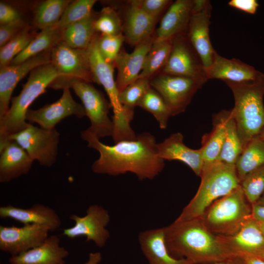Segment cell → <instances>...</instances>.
<instances>
[{
  "instance_id": "18",
  "label": "cell",
  "mask_w": 264,
  "mask_h": 264,
  "mask_svg": "<svg viewBox=\"0 0 264 264\" xmlns=\"http://www.w3.org/2000/svg\"><path fill=\"white\" fill-rule=\"evenodd\" d=\"M154 38L151 36L143 41L131 53L120 50L113 64L117 69L116 83L119 92L138 79Z\"/></svg>"
},
{
  "instance_id": "32",
  "label": "cell",
  "mask_w": 264,
  "mask_h": 264,
  "mask_svg": "<svg viewBox=\"0 0 264 264\" xmlns=\"http://www.w3.org/2000/svg\"><path fill=\"white\" fill-rule=\"evenodd\" d=\"M225 128L224 140L217 161L235 165L243 149L231 110H225Z\"/></svg>"
},
{
  "instance_id": "43",
  "label": "cell",
  "mask_w": 264,
  "mask_h": 264,
  "mask_svg": "<svg viewBox=\"0 0 264 264\" xmlns=\"http://www.w3.org/2000/svg\"><path fill=\"white\" fill-rule=\"evenodd\" d=\"M28 25L23 20L0 26V47H1L17 36Z\"/></svg>"
},
{
  "instance_id": "41",
  "label": "cell",
  "mask_w": 264,
  "mask_h": 264,
  "mask_svg": "<svg viewBox=\"0 0 264 264\" xmlns=\"http://www.w3.org/2000/svg\"><path fill=\"white\" fill-rule=\"evenodd\" d=\"M125 40L122 33L116 35H97V47L103 58L113 65Z\"/></svg>"
},
{
  "instance_id": "11",
  "label": "cell",
  "mask_w": 264,
  "mask_h": 264,
  "mask_svg": "<svg viewBox=\"0 0 264 264\" xmlns=\"http://www.w3.org/2000/svg\"><path fill=\"white\" fill-rule=\"evenodd\" d=\"M69 218L74 222V224L64 229L63 235L71 239L85 236L86 242L92 241L100 248L105 246L110 237V233L106 227L110 218L109 211L104 207L98 204L91 205L87 208L84 216L72 214Z\"/></svg>"
},
{
  "instance_id": "34",
  "label": "cell",
  "mask_w": 264,
  "mask_h": 264,
  "mask_svg": "<svg viewBox=\"0 0 264 264\" xmlns=\"http://www.w3.org/2000/svg\"><path fill=\"white\" fill-rule=\"evenodd\" d=\"M71 1L46 0L40 3L34 10L35 26L42 30L56 25Z\"/></svg>"
},
{
  "instance_id": "52",
  "label": "cell",
  "mask_w": 264,
  "mask_h": 264,
  "mask_svg": "<svg viewBox=\"0 0 264 264\" xmlns=\"http://www.w3.org/2000/svg\"><path fill=\"white\" fill-rule=\"evenodd\" d=\"M257 222L258 223V224H259L261 229L262 230V231H263V232L264 234V223L262 222H259V221H257Z\"/></svg>"
},
{
  "instance_id": "14",
  "label": "cell",
  "mask_w": 264,
  "mask_h": 264,
  "mask_svg": "<svg viewBox=\"0 0 264 264\" xmlns=\"http://www.w3.org/2000/svg\"><path fill=\"white\" fill-rule=\"evenodd\" d=\"M49 229L36 224L22 226H0V250L12 256L41 244L48 237Z\"/></svg>"
},
{
  "instance_id": "1",
  "label": "cell",
  "mask_w": 264,
  "mask_h": 264,
  "mask_svg": "<svg viewBox=\"0 0 264 264\" xmlns=\"http://www.w3.org/2000/svg\"><path fill=\"white\" fill-rule=\"evenodd\" d=\"M81 137L88 147L99 153L91 166L95 174L117 176L130 172L139 180L153 179L164 168L155 138L150 133L143 132L134 139L120 141L112 146L101 142L88 129L81 132Z\"/></svg>"
},
{
  "instance_id": "24",
  "label": "cell",
  "mask_w": 264,
  "mask_h": 264,
  "mask_svg": "<svg viewBox=\"0 0 264 264\" xmlns=\"http://www.w3.org/2000/svg\"><path fill=\"white\" fill-rule=\"evenodd\" d=\"M205 72L207 80L217 79L241 83L255 80L260 72L238 59H229L216 52L212 65L205 69Z\"/></svg>"
},
{
  "instance_id": "31",
  "label": "cell",
  "mask_w": 264,
  "mask_h": 264,
  "mask_svg": "<svg viewBox=\"0 0 264 264\" xmlns=\"http://www.w3.org/2000/svg\"><path fill=\"white\" fill-rule=\"evenodd\" d=\"M264 165V140L258 136L247 144L235 164L240 182L248 174Z\"/></svg>"
},
{
  "instance_id": "27",
  "label": "cell",
  "mask_w": 264,
  "mask_h": 264,
  "mask_svg": "<svg viewBox=\"0 0 264 264\" xmlns=\"http://www.w3.org/2000/svg\"><path fill=\"white\" fill-rule=\"evenodd\" d=\"M156 21L138 7L130 4L126 15L125 40L130 44L136 46L151 37Z\"/></svg>"
},
{
  "instance_id": "51",
  "label": "cell",
  "mask_w": 264,
  "mask_h": 264,
  "mask_svg": "<svg viewBox=\"0 0 264 264\" xmlns=\"http://www.w3.org/2000/svg\"><path fill=\"white\" fill-rule=\"evenodd\" d=\"M261 204H264V194L262 196L260 199L256 202Z\"/></svg>"
},
{
  "instance_id": "21",
  "label": "cell",
  "mask_w": 264,
  "mask_h": 264,
  "mask_svg": "<svg viewBox=\"0 0 264 264\" xmlns=\"http://www.w3.org/2000/svg\"><path fill=\"white\" fill-rule=\"evenodd\" d=\"M193 4L192 0H176L173 2L160 21L155 38L168 40L186 34L192 15Z\"/></svg>"
},
{
  "instance_id": "30",
  "label": "cell",
  "mask_w": 264,
  "mask_h": 264,
  "mask_svg": "<svg viewBox=\"0 0 264 264\" xmlns=\"http://www.w3.org/2000/svg\"><path fill=\"white\" fill-rule=\"evenodd\" d=\"M62 30L55 25L41 30L29 45L16 56L10 65H17L44 51L51 50L62 41Z\"/></svg>"
},
{
  "instance_id": "46",
  "label": "cell",
  "mask_w": 264,
  "mask_h": 264,
  "mask_svg": "<svg viewBox=\"0 0 264 264\" xmlns=\"http://www.w3.org/2000/svg\"><path fill=\"white\" fill-rule=\"evenodd\" d=\"M252 218L264 223V204L256 203L252 205Z\"/></svg>"
},
{
  "instance_id": "35",
  "label": "cell",
  "mask_w": 264,
  "mask_h": 264,
  "mask_svg": "<svg viewBox=\"0 0 264 264\" xmlns=\"http://www.w3.org/2000/svg\"><path fill=\"white\" fill-rule=\"evenodd\" d=\"M137 106L151 113L156 119L161 129L167 128L171 117L170 110L160 94L151 87L138 101Z\"/></svg>"
},
{
  "instance_id": "25",
  "label": "cell",
  "mask_w": 264,
  "mask_h": 264,
  "mask_svg": "<svg viewBox=\"0 0 264 264\" xmlns=\"http://www.w3.org/2000/svg\"><path fill=\"white\" fill-rule=\"evenodd\" d=\"M219 236L237 256L255 255L264 250V234L257 221L252 218L235 234L230 236Z\"/></svg>"
},
{
  "instance_id": "15",
  "label": "cell",
  "mask_w": 264,
  "mask_h": 264,
  "mask_svg": "<svg viewBox=\"0 0 264 264\" xmlns=\"http://www.w3.org/2000/svg\"><path fill=\"white\" fill-rule=\"evenodd\" d=\"M63 90L61 97L56 102L37 110L29 109L26 114V120L37 123L41 128L51 129L69 116L74 115L78 118L86 116L83 105L72 97L70 88L66 87Z\"/></svg>"
},
{
  "instance_id": "9",
  "label": "cell",
  "mask_w": 264,
  "mask_h": 264,
  "mask_svg": "<svg viewBox=\"0 0 264 264\" xmlns=\"http://www.w3.org/2000/svg\"><path fill=\"white\" fill-rule=\"evenodd\" d=\"M60 134L53 128H39L30 123L22 131L11 135L8 139L18 143L34 161L50 167L56 162Z\"/></svg>"
},
{
  "instance_id": "10",
  "label": "cell",
  "mask_w": 264,
  "mask_h": 264,
  "mask_svg": "<svg viewBox=\"0 0 264 264\" xmlns=\"http://www.w3.org/2000/svg\"><path fill=\"white\" fill-rule=\"evenodd\" d=\"M205 82L192 77L161 73L150 80V85L162 97L171 116L184 112Z\"/></svg>"
},
{
  "instance_id": "4",
  "label": "cell",
  "mask_w": 264,
  "mask_h": 264,
  "mask_svg": "<svg viewBox=\"0 0 264 264\" xmlns=\"http://www.w3.org/2000/svg\"><path fill=\"white\" fill-rule=\"evenodd\" d=\"M59 77L51 63L37 67L30 72L21 91L17 96L12 97L8 111L0 119V149L8 142L11 135L28 126L26 114L30 106Z\"/></svg>"
},
{
  "instance_id": "48",
  "label": "cell",
  "mask_w": 264,
  "mask_h": 264,
  "mask_svg": "<svg viewBox=\"0 0 264 264\" xmlns=\"http://www.w3.org/2000/svg\"><path fill=\"white\" fill-rule=\"evenodd\" d=\"M208 264H244V263L241 256H235L223 261Z\"/></svg>"
},
{
  "instance_id": "22",
  "label": "cell",
  "mask_w": 264,
  "mask_h": 264,
  "mask_svg": "<svg viewBox=\"0 0 264 264\" xmlns=\"http://www.w3.org/2000/svg\"><path fill=\"white\" fill-rule=\"evenodd\" d=\"M138 243L149 264H192L184 258H176L169 253L164 227L147 229L139 233Z\"/></svg>"
},
{
  "instance_id": "37",
  "label": "cell",
  "mask_w": 264,
  "mask_h": 264,
  "mask_svg": "<svg viewBox=\"0 0 264 264\" xmlns=\"http://www.w3.org/2000/svg\"><path fill=\"white\" fill-rule=\"evenodd\" d=\"M36 35L30 32V27L28 25L17 36L0 47V66L10 65L14 58L29 45Z\"/></svg>"
},
{
  "instance_id": "3",
  "label": "cell",
  "mask_w": 264,
  "mask_h": 264,
  "mask_svg": "<svg viewBox=\"0 0 264 264\" xmlns=\"http://www.w3.org/2000/svg\"><path fill=\"white\" fill-rule=\"evenodd\" d=\"M234 98L231 110L242 149L264 131V74L260 72L252 81H226Z\"/></svg>"
},
{
  "instance_id": "38",
  "label": "cell",
  "mask_w": 264,
  "mask_h": 264,
  "mask_svg": "<svg viewBox=\"0 0 264 264\" xmlns=\"http://www.w3.org/2000/svg\"><path fill=\"white\" fill-rule=\"evenodd\" d=\"M96 2L95 0H72L55 25L62 30L69 24L85 18L93 12L92 8Z\"/></svg>"
},
{
  "instance_id": "5",
  "label": "cell",
  "mask_w": 264,
  "mask_h": 264,
  "mask_svg": "<svg viewBox=\"0 0 264 264\" xmlns=\"http://www.w3.org/2000/svg\"><path fill=\"white\" fill-rule=\"evenodd\" d=\"M200 177L201 182L197 193L176 220L200 218L215 201L240 185L235 165L221 162L216 161L204 168Z\"/></svg>"
},
{
  "instance_id": "28",
  "label": "cell",
  "mask_w": 264,
  "mask_h": 264,
  "mask_svg": "<svg viewBox=\"0 0 264 264\" xmlns=\"http://www.w3.org/2000/svg\"><path fill=\"white\" fill-rule=\"evenodd\" d=\"M97 14L93 11L85 18L63 29L62 42L74 48L87 49L96 34L94 23Z\"/></svg>"
},
{
  "instance_id": "33",
  "label": "cell",
  "mask_w": 264,
  "mask_h": 264,
  "mask_svg": "<svg viewBox=\"0 0 264 264\" xmlns=\"http://www.w3.org/2000/svg\"><path fill=\"white\" fill-rule=\"evenodd\" d=\"M172 39L160 40L154 38L152 46L148 53L142 70L138 79L151 80L159 69L165 66L172 47Z\"/></svg>"
},
{
  "instance_id": "20",
  "label": "cell",
  "mask_w": 264,
  "mask_h": 264,
  "mask_svg": "<svg viewBox=\"0 0 264 264\" xmlns=\"http://www.w3.org/2000/svg\"><path fill=\"white\" fill-rule=\"evenodd\" d=\"M0 217L11 219L23 224L44 225L51 232L59 229L62 224L61 219L54 209L40 203L34 204L27 208L11 205L1 206Z\"/></svg>"
},
{
  "instance_id": "7",
  "label": "cell",
  "mask_w": 264,
  "mask_h": 264,
  "mask_svg": "<svg viewBox=\"0 0 264 264\" xmlns=\"http://www.w3.org/2000/svg\"><path fill=\"white\" fill-rule=\"evenodd\" d=\"M97 37L96 34L87 50L93 82L104 88L113 110L114 128L112 137L114 143L133 139L136 135L130 126L131 122L119 102V91L114 77V66L106 61L101 55L97 47Z\"/></svg>"
},
{
  "instance_id": "16",
  "label": "cell",
  "mask_w": 264,
  "mask_h": 264,
  "mask_svg": "<svg viewBox=\"0 0 264 264\" xmlns=\"http://www.w3.org/2000/svg\"><path fill=\"white\" fill-rule=\"evenodd\" d=\"M51 50L17 65L0 66V119L8 111L12 93L18 83L35 68L51 63Z\"/></svg>"
},
{
  "instance_id": "49",
  "label": "cell",
  "mask_w": 264,
  "mask_h": 264,
  "mask_svg": "<svg viewBox=\"0 0 264 264\" xmlns=\"http://www.w3.org/2000/svg\"><path fill=\"white\" fill-rule=\"evenodd\" d=\"M102 258V254L100 252H91L89 254L88 261L83 264H99Z\"/></svg>"
},
{
  "instance_id": "45",
  "label": "cell",
  "mask_w": 264,
  "mask_h": 264,
  "mask_svg": "<svg viewBox=\"0 0 264 264\" xmlns=\"http://www.w3.org/2000/svg\"><path fill=\"white\" fill-rule=\"evenodd\" d=\"M228 5L250 14H254L259 6L256 0H231Z\"/></svg>"
},
{
  "instance_id": "13",
  "label": "cell",
  "mask_w": 264,
  "mask_h": 264,
  "mask_svg": "<svg viewBox=\"0 0 264 264\" xmlns=\"http://www.w3.org/2000/svg\"><path fill=\"white\" fill-rule=\"evenodd\" d=\"M51 63L59 75L57 80L93 82L87 49L74 48L61 41L51 50Z\"/></svg>"
},
{
  "instance_id": "53",
  "label": "cell",
  "mask_w": 264,
  "mask_h": 264,
  "mask_svg": "<svg viewBox=\"0 0 264 264\" xmlns=\"http://www.w3.org/2000/svg\"><path fill=\"white\" fill-rule=\"evenodd\" d=\"M260 137L264 140V131L262 133V134L260 135Z\"/></svg>"
},
{
  "instance_id": "12",
  "label": "cell",
  "mask_w": 264,
  "mask_h": 264,
  "mask_svg": "<svg viewBox=\"0 0 264 264\" xmlns=\"http://www.w3.org/2000/svg\"><path fill=\"white\" fill-rule=\"evenodd\" d=\"M162 73L208 80L202 62L190 43L186 34L175 37L168 61Z\"/></svg>"
},
{
  "instance_id": "44",
  "label": "cell",
  "mask_w": 264,
  "mask_h": 264,
  "mask_svg": "<svg viewBox=\"0 0 264 264\" xmlns=\"http://www.w3.org/2000/svg\"><path fill=\"white\" fill-rule=\"evenodd\" d=\"M22 18L19 11L13 6L0 2V23L7 24L22 21Z\"/></svg>"
},
{
  "instance_id": "6",
  "label": "cell",
  "mask_w": 264,
  "mask_h": 264,
  "mask_svg": "<svg viewBox=\"0 0 264 264\" xmlns=\"http://www.w3.org/2000/svg\"><path fill=\"white\" fill-rule=\"evenodd\" d=\"M252 218V205L240 185L215 201L200 218L211 233L220 236L235 234Z\"/></svg>"
},
{
  "instance_id": "29",
  "label": "cell",
  "mask_w": 264,
  "mask_h": 264,
  "mask_svg": "<svg viewBox=\"0 0 264 264\" xmlns=\"http://www.w3.org/2000/svg\"><path fill=\"white\" fill-rule=\"evenodd\" d=\"M225 133V110H222L215 115L212 131L204 136L202 139V146L200 149L203 161V169L217 161L222 149Z\"/></svg>"
},
{
  "instance_id": "36",
  "label": "cell",
  "mask_w": 264,
  "mask_h": 264,
  "mask_svg": "<svg viewBox=\"0 0 264 264\" xmlns=\"http://www.w3.org/2000/svg\"><path fill=\"white\" fill-rule=\"evenodd\" d=\"M150 87V79L140 78L119 92V102L130 121L133 117L134 107L137 106L140 98Z\"/></svg>"
},
{
  "instance_id": "40",
  "label": "cell",
  "mask_w": 264,
  "mask_h": 264,
  "mask_svg": "<svg viewBox=\"0 0 264 264\" xmlns=\"http://www.w3.org/2000/svg\"><path fill=\"white\" fill-rule=\"evenodd\" d=\"M240 186L250 204L256 203L264 194V165L248 174Z\"/></svg>"
},
{
  "instance_id": "19",
  "label": "cell",
  "mask_w": 264,
  "mask_h": 264,
  "mask_svg": "<svg viewBox=\"0 0 264 264\" xmlns=\"http://www.w3.org/2000/svg\"><path fill=\"white\" fill-rule=\"evenodd\" d=\"M156 146L158 156L161 159L180 161L190 167L197 176H201L203 169L201 151L186 146L180 132L171 134Z\"/></svg>"
},
{
  "instance_id": "8",
  "label": "cell",
  "mask_w": 264,
  "mask_h": 264,
  "mask_svg": "<svg viewBox=\"0 0 264 264\" xmlns=\"http://www.w3.org/2000/svg\"><path fill=\"white\" fill-rule=\"evenodd\" d=\"M71 88L80 99L90 126L88 129L98 138L112 136L113 122L109 116L111 107L103 94L90 83L79 79L56 80L50 88Z\"/></svg>"
},
{
  "instance_id": "23",
  "label": "cell",
  "mask_w": 264,
  "mask_h": 264,
  "mask_svg": "<svg viewBox=\"0 0 264 264\" xmlns=\"http://www.w3.org/2000/svg\"><path fill=\"white\" fill-rule=\"evenodd\" d=\"M57 235L49 236L41 244L19 255L12 256L10 264H65L69 252L60 245Z\"/></svg>"
},
{
  "instance_id": "47",
  "label": "cell",
  "mask_w": 264,
  "mask_h": 264,
  "mask_svg": "<svg viewBox=\"0 0 264 264\" xmlns=\"http://www.w3.org/2000/svg\"><path fill=\"white\" fill-rule=\"evenodd\" d=\"M239 256L242 258L244 264H264V260L255 256L247 254Z\"/></svg>"
},
{
  "instance_id": "2",
  "label": "cell",
  "mask_w": 264,
  "mask_h": 264,
  "mask_svg": "<svg viewBox=\"0 0 264 264\" xmlns=\"http://www.w3.org/2000/svg\"><path fill=\"white\" fill-rule=\"evenodd\" d=\"M163 227L165 243L171 255L186 259L192 264H208L237 256L219 235L205 227L200 218L176 220Z\"/></svg>"
},
{
  "instance_id": "17",
  "label": "cell",
  "mask_w": 264,
  "mask_h": 264,
  "mask_svg": "<svg viewBox=\"0 0 264 264\" xmlns=\"http://www.w3.org/2000/svg\"><path fill=\"white\" fill-rule=\"evenodd\" d=\"M211 11V2L208 0L201 11L192 14L186 33L190 43L200 58L205 69L212 65L216 52L209 36Z\"/></svg>"
},
{
  "instance_id": "26",
  "label": "cell",
  "mask_w": 264,
  "mask_h": 264,
  "mask_svg": "<svg viewBox=\"0 0 264 264\" xmlns=\"http://www.w3.org/2000/svg\"><path fill=\"white\" fill-rule=\"evenodd\" d=\"M0 153V182L11 181L30 170L34 160L16 141H9Z\"/></svg>"
},
{
  "instance_id": "39",
  "label": "cell",
  "mask_w": 264,
  "mask_h": 264,
  "mask_svg": "<svg viewBox=\"0 0 264 264\" xmlns=\"http://www.w3.org/2000/svg\"><path fill=\"white\" fill-rule=\"evenodd\" d=\"M94 26L96 32L107 35L120 34L123 28L119 15L114 9L109 6L103 7L97 14Z\"/></svg>"
},
{
  "instance_id": "50",
  "label": "cell",
  "mask_w": 264,
  "mask_h": 264,
  "mask_svg": "<svg viewBox=\"0 0 264 264\" xmlns=\"http://www.w3.org/2000/svg\"><path fill=\"white\" fill-rule=\"evenodd\" d=\"M253 256H255L264 261V250Z\"/></svg>"
},
{
  "instance_id": "42",
  "label": "cell",
  "mask_w": 264,
  "mask_h": 264,
  "mask_svg": "<svg viewBox=\"0 0 264 264\" xmlns=\"http://www.w3.org/2000/svg\"><path fill=\"white\" fill-rule=\"evenodd\" d=\"M173 2L169 0H133L130 2L145 13L157 19L159 15Z\"/></svg>"
}]
</instances>
